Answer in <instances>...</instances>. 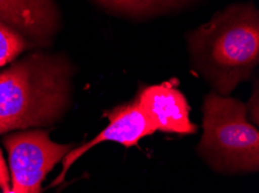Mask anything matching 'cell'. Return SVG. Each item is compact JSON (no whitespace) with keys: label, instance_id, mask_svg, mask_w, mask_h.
<instances>
[{"label":"cell","instance_id":"6da1fadb","mask_svg":"<svg viewBox=\"0 0 259 193\" xmlns=\"http://www.w3.org/2000/svg\"><path fill=\"white\" fill-rule=\"evenodd\" d=\"M73 69L62 54L35 51L0 72V135L54 124L65 111Z\"/></svg>","mask_w":259,"mask_h":193},{"label":"cell","instance_id":"7a4b0ae2","mask_svg":"<svg viewBox=\"0 0 259 193\" xmlns=\"http://www.w3.org/2000/svg\"><path fill=\"white\" fill-rule=\"evenodd\" d=\"M192 61L220 95L251 77L259 61V14L253 4H235L187 34Z\"/></svg>","mask_w":259,"mask_h":193},{"label":"cell","instance_id":"3957f363","mask_svg":"<svg viewBox=\"0 0 259 193\" xmlns=\"http://www.w3.org/2000/svg\"><path fill=\"white\" fill-rule=\"evenodd\" d=\"M246 105L233 97L208 94L199 153L225 172H253L259 167V133L246 119Z\"/></svg>","mask_w":259,"mask_h":193},{"label":"cell","instance_id":"277c9868","mask_svg":"<svg viewBox=\"0 0 259 193\" xmlns=\"http://www.w3.org/2000/svg\"><path fill=\"white\" fill-rule=\"evenodd\" d=\"M60 27L54 0H0V68L48 46Z\"/></svg>","mask_w":259,"mask_h":193},{"label":"cell","instance_id":"5b68a950","mask_svg":"<svg viewBox=\"0 0 259 193\" xmlns=\"http://www.w3.org/2000/svg\"><path fill=\"white\" fill-rule=\"evenodd\" d=\"M11 170V188L2 193H42V183L73 145H61L43 130L12 133L4 138Z\"/></svg>","mask_w":259,"mask_h":193},{"label":"cell","instance_id":"8992f818","mask_svg":"<svg viewBox=\"0 0 259 193\" xmlns=\"http://www.w3.org/2000/svg\"><path fill=\"white\" fill-rule=\"evenodd\" d=\"M106 116L109 119L107 127L101 131L93 140L71 149L63 157L61 174L50 184L49 187L60 185L65 179L66 172L69 171L70 167L94 146L105 143V141H114V143H119L125 147H133L144 137L151 136L156 132L154 125L145 116L143 110L137 103L136 98L131 103L119 105L112 109L111 111L106 112Z\"/></svg>","mask_w":259,"mask_h":193},{"label":"cell","instance_id":"52a82bcc","mask_svg":"<svg viewBox=\"0 0 259 193\" xmlns=\"http://www.w3.org/2000/svg\"><path fill=\"white\" fill-rule=\"evenodd\" d=\"M136 101L156 131L177 135H193L197 131L190 120L185 96L168 82L143 88Z\"/></svg>","mask_w":259,"mask_h":193},{"label":"cell","instance_id":"ba28073f","mask_svg":"<svg viewBox=\"0 0 259 193\" xmlns=\"http://www.w3.org/2000/svg\"><path fill=\"white\" fill-rule=\"evenodd\" d=\"M113 13L128 17H152L179 10L194 0H94Z\"/></svg>","mask_w":259,"mask_h":193},{"label":"cell","instance_id":"9c48e42d","mask_svg":"<svg viewBox=\"0 0 259 193\" xmlns=\"http://www.w3.org/2000/svg\"><path fill=\"white\" fill-rule=\"evenodd\" d=\"M10 183L11 180H10L9 170H7L5 159H4L2 149H0V188H2V192L10 191L11 188Z\"/></svg>","mask_w":259,"mask_h":193}]
</instances>
